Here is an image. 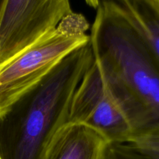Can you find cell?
<instances>
[{
  "mask_svg": "<svg viewBox=\"0 0 159 159\" xmlns=\"http://www.w3.org/2000/svg\"><path fill=\"white\" fill-rule=\"evenodd\" d=\"M89 34L95 61L134 137L159 133V63L110 0L96 2Z\"/></svg>",
  "mask_w": 159,
  "mask_h": 159,
  "instance_id": "6da1fadb",
  "label": "cell"
},
{
  "mask_svg": "<svg viewBox=\"0 0 159 159\" xmlns=\"http://www.w3.org/2000/svg\"><path fill=\"white\" fill-rule=\"evenodd\" d=\"M94 62L91 43L75 50L0 117V159H45L68 123L73 96Z\"/></svg>",
  "mask_w": 159,
  "mask_h": 159,
  "instance_id": "7a4b0ae2",
  "label": "cell"
},
{
  "mask_svg": "<svg viewBox=\"0 0 159 159\" xmlns=\"http://www.w3.org/2000/svg\"><path fill=\"white\" fill-rule=\"evenodd\" d=\"M89 28L85 16L71 12L56 29L0 65V117L68 54L89 42Z\"/></svg>",
  "mask_w": 159,
  "mask_h": 159,
  "instance_id": "3957f363",
  "label": "cell"
},
{
  "mask_svg": "<svg viewBox=\"0 0 159 159\" xmlns=\"http://www.w3.org/2000/svg\"><path fill=\"white\" fill-rule=\"evenodd\" d=\"M72 12L68 0L0 1V65L56 29Z\"/></svg>",
  "mask_w": 159,
  "mask_h": 159,
  "instance_id": "277c9868",
  "label": "cell"
},
{
  "mask_svg": "<svg viewBox=\"0 0 159 159\" xmlns=\"http://www.w3.org/2000/svg\"><path fill=\"white\" fill-rule=\"evenodd\" d=\"M68 123L87 126L110 143L128 142L134 137L131 127L109 90L95 58L75 92Z\"/></svg>",
  "mask_w": 159,
  "mask_h": 159,
  "instance_id": "5b68a950",
  "label": "cell"
},
{
  "mask_svg": "<svg viewBox=\"0 0 159 159\" xmlns=\"http://www.w3.org/2000/svg\"><path fill=\"white\" fill-rule=\"evenodd\" d=\"M109 143L87 126L68 123L55 135L45 159H102Z\"/></svg>",
  "mask_w": 159,
  "mask_h": 159,
  "instance_id": "8992f818",
  "label": "cell"
},
{
  "mask_svg": "<svg viewBox=\"0 0 159 159\" xmlns=\"http://www.w3.org/2000/svg\"><path fill=\"white\" fill-rule=\"evenodd\" d=\"M159 63V0H110Z\"/></svg>",
  "mask_w": 159,
  "mask_h": 159,
  "instance_id": "52a82bcc",
  "label": "cell"
},
{
  "mask_svg": "<svg viewBox=\"0 0 159 159\" xmlns=\"http://www.w3.org/2000/svg\"><path fill=\"white\" fill-rule=\"evenodd\" d=\"M128 142L147 159H159V133L135 137Z\"/></svg>",
  "mask_w": 159,
  "mask_h": 159,
  "instance_id": "ba28073f",
  "label": "cell"
},
{
  "mask_svg": "<svg viewBox=\"0 0 159 159\" xmlns=\"http://www.w3.org/2000/svg\"><path fill=\"white\" fill-rule=\"evenodd\" d=\"M102 159H147L129 142L109 143Z\"/></svg>",
  "mask_w": 159,
  "mask_h": 159,
  "instance_id": "9c48e42d",
  "label": "cell"
}]
</instances>
